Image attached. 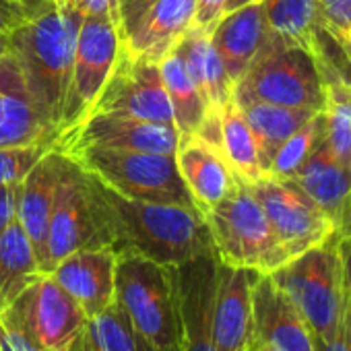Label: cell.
Wrapping results in <instances>:
<instances>
[{
	"label": "cell",
	"mask_w": 351,
	"mask_h": 351,
	"mask_svg": "<svg viewBox=\"0 0 351 351\" xmlns=\"http://www.w3.org/2000/svg\"><path fill=\"white\" fill-rule=\"evenodd\" d=\"M89 182L106 246L116 254L132 252L167 267L215 254L209 226L197 207L126 199L93 173Z\"/></svg>",
	"instance_id": "1"
},
{
	"label": "cell",
	"mask_w": 351,
	"mask_h": 351,
	"mask_svg": "<svg viewBox=\"0 0 351 351\" xmlns=\"http://www.w3.org/2000/svg\"><path fill=\"white\" fill-rule=\"evenodd\" d=\"M83 17L81 0H50L9 32V50L21 69L32 106L56 141Z\"/></svg>",
	"instance_id": "2"
},
{
	"label": "cell",
	"mask_w": 351,
	"mask_h": 351,
	"mask_svg": "<svg viewBox=\"0 0 351 351\" xmlns=\"http://www.w3.org/2000/svg\"><path fill=\"white\" fill-rule=\"evenodd\" d=\"M116 302L153 351H182L173 267L120 252L116 261Z\"/></svg>",
	"instance_id": "3"
},
{
	"label": "cell",
	"mask_w": 351,
	"mask_h": 351,
	"mask_svg": "<svg viewBox=\"0 0 351 351\" xmlns=\"http://www.w3.org/2000/svg\"><path fill=\"white\" fill-rule=\"evenodd\" d=\"M64 155L126 199L197 207L176 165V153L83 147Z\"/></svg>",
	"instance_id": "4"
},
{
	"label": "cell",
	"mask_w": 351,
	"mask_h": 351,
	"mask_svg": "<svg viewBox=\"0 0 351 351\" xmlns=\"http://www.w3.org/2000/svg\"><path fill=\"white\" fill-rule=\"evenodd\" d=\"M203 215L219 263L258 273H273L287 263L250 184L238 180L236 189Z\"/></svg>",
	"instance_id": "5"
},
{
	"label": "cell",
	"mask_w": 351,
	"mask_h": 351,
	"mask_svg": "<svg viewBox=\"0 0 351 351\" xmlns=\"http://www.w3.org/2000/svg\"><path fill=\"white\" fill-rule=\"evenodd\" d=\"M234 99L322 112V81L312 50L269 36L265 48L234 85Z\"/></svg>",
	"instance_id": "6"
},
{
	"label": "cell",
	"mask_w": 351,
	"mask_h": 351,
	"mask_svg": "<svg viewBox=\"0 0 351 351\" xmlns=\"http://www.w3.org/2000/svg\"><path fill=\"white\" fill-rule=\"evenodd\" d=\"M304 316L316 341L328 339L335 330L343 304V263L339 234L289 258L271 273Z\"/></svg>",
	"instance_id": "7"
},
{
	"label": "cell",
	"mask_w": 351,
	"mask_h": 351,
	"mask_svg": "<svg viewBox=\"0 0 351 351\" xmlns=\"http://www.w3.org/2000/svg\"><path fill=\"white\" fill-rule=\"evenodd\" d=\"M106 246L89 173L69 155L60 153L58 186L54 209L46 236V269L52 273L54 265L81 248H101Z\"/></svg>",
	"instance_id": "8"
},
{
	"label": "cell",
	"mask_w": 351,
	"mask_h": 351,
	"mask_svg": "<svg viewBox=\"0 0 351 351\" xmlns=\"http://www.w3.org/2000/svg\"><path fill=\"white\" fill-rule=\"evenodd\" d=\"M122 36L114 19L85 15L77 34L69 95L58 138L79 126L93 110L118 58Z\"/></svg>",
	"instance_id": "9"
},
{
	"label": "cell",
	"mask_w": 351,
	"mask_h": 351,
	"mask_svg": "<svg viewBox=\"0 0 351 351\" xmlns=\"http://www.w3.org/2000/svg\"><path fill=\"white\" fill-rule=\"evenodd\" d=\"M250 189L263 205L287 261L337 234L335 223L324 211L318 209L291 180L265 173L250 184Z\"/></svg>",
	"instance_id": "10"
},
{
	"label": "cell",
	"mask_w": 351,
	"mask_h": 351,
	"mask_svg": "<svg viewBox=\"0 0 351 351\" xmlns=\"http://www.w3.org/2000/svg\"><path fill=\"white\" fill-rule=\"evenodd\" d=\"M5 312L46 351H71L87 322V314L50 273H42Z\"/></svg>",
	"instance_id": "11"
},
{
	"label": "cell",
	"mask_w": 351,
	"mask_h": 351,
	"mask_svg": "<svg viewBox=\"0 0 351 351\" xmlns=\"http://www.w3.org/2000/svg\"><path fill=\"white\" fill-rule=\"evenodd\" d=\"M93 112L128 114L173 126V114L163 87L159 62L132 56L124 46H120L112 73L89 114Z\"/></svg>",
	"instance_id": "12"
},
{
	"label": "cell",
	"mask_w": 351,
	"mask_h": 351,
	"mask_svg": "<svg viewBox=\"0 0 351 351\" xmlns=\"http://www.w3.org/2000/svg\"><path fill=\"white\" fill-rule=\"evenodd\" d=\"M178 130L171 124H157L116 112H93L79 126L64 132L54 149L71 153L83 147H108L149 153H176Z\"/></svg>",
	"instance_id": "13"
},
{
	"label": "cell",
	"mask_w": 351,
	"mask_h": 351,
	"mask_svg": "<svg viewBox=\"0 0 351 351\" xmlns=\"http://www.w3.org/2000/svg\"><path fill=\"white\" fill-rule=\"evenodd\" d=\"M182 351H219L213 339V295L217 256H201L173 267Z\"/></svg>",
	"instance_id": "14"
},
{
	"label": "cell",
	"mask_w": 351,
	"mask_h": 351,
	"mask_svg": "<svg viewBox=\"0 0 351 351\" xmlns=\"http://www.w3.org/2000/svg\"><path fill=\"white\" fill-rule=\"evenodd\" d=\"M252 347L267 345L273 351H314L312 330L271 273H256L252 283Z\"/></svg>",
	"instance_id": "15"
},
{
	"label": "cell",
	"mask_w": 351,
	"mask_h": 351,
	"mask_svg": "<svg viewBox=\"0 0 351 351\" xmlns=\"http://www.w3.org/2000/svg\"><path fill=\"white\" fill-rule=\"evenodd\" d=\"M256 273L217 261L213 339L219 351H252V283Z\"/></svg>",
	"instance_id": "16"
},
{
	"label": "cell",
	"mask_w": 351,
	"mask_h": 351,
	"mask_svg": "<svg viewBox=\"0 0 351 351\" xmlns=\"http://www.w3.org/2000/svg\"><path fill=\"white\" fill-rule=\"evenodd\" d=\"M116 261L110 246L81 248L58 261L50 275L91 318L116 300Z\"/></svg>",
	"instance_id": "17"
},
{
	"label": "cell",
	"mask_w": 351,
	"mask_h": 351,
	"mask_svg": "<svg viewBox=\"0 0 351 351\" xmlns=\"http://www.w3.org/2000/svg\"><path fill=\"white\" fill-rule=\"evenodd\" d=\"M176 165L201 213L223 201L238 184L221 149L195 134L178 138Z\"/></svg>",
	"instance_id": "18"
},
{
	"label": "cell",
	"mask_w": 351,
	"mask_h": 351,
	"mask_svg": "<svg viewBox=\"0 0 351 351\" xmlns=\"http://www.w3.org/2000/svg\"><path fill=\"white\" fill-rule=\"evenodd\" d=\"M291 182L335 223L337 234L351 230V171L345 169L322 143L314 149Z\"/></svg>",
	"instance_id": "19"
},
{
	"label": "cell",
	"mask_w": 351,
	"mask_h": 351,
	"mask_svg": "<svg viewBox=\"0 0 351 351\" xmlns=\"http://www.w3.org/2000/svg\"><path fill=\"white\" fill-rule=\"evenodd\" d=\"M163 87L169 97L173 126L180 136H201L211 145L221 143V122L219 114L211 110L203 91L189 73L184 60L173 50L159 62ZM221 149V147H219Z\"/></svg>",
	"instance_id": "20"
},
{
	"label": "cell",
	"mask_w": 351,
	"mask_h": 351,
	"mask_svg": "<svg viewBox=\"0 0 351 351\" xmlns=\"http://www.w3.org/2000/svg\"><path fill=\"white\" fill-rule=\"evenodd\" d=\"M269 36L263 0H254V3L228 11L213 27V46L234 85L244 77L252 60L265 48Z\"/></svg>",
	"instance_id": "21"
},
{
	"label": "cell",
	"mask_w": 351,
	"mask_h": 351,
	"mask_svg": "<svg viewBox=\"0 0 351 351\" xmlns=\"http://www.w3.org/2000/svg\"><path fill=\"white\" fill-rule=\"evenodd\" d=\"M197 0H155L126 34L122 46L132 54L161 62L195 25Z\"/></svg>",
	"instance_id": "22"
},
{
	"label": "cell",
	"mask_w": 351,
	"mask_h": 351,
	"mask_svg": "<svg viewBox=\"0 0 351 351\" xmlns=\"http://www.w3.org/2000/svg\"><path fill=\"white\" fill-rule=\"evenodd\" d=\"M60 151H48L25 176L17 193V221L27 234L40 269H46V236L58 186Z\"/></svg>",
	"instance_id": "23"
},
{
	"label": "cell",
	"mask_w": 351,
	"mask_h": 351,
	"mask_svg": "<svg viewBox=\"0 0 351 351\" xmlns=\"http://www.w3.org/2000/svg\"><path fill=\"white\" fill-rule=\"evenodd\" d=\"M46 143L56 145V136L38 118L27 95L21 69L11 50L0 60V147H21Z\"/></svg>",
	"instance_id": "24"
},
{
	"label": "cell",
	"mask_w": 351,
	"mask_h": 351,
	"mask_svg": "<svg viewBox=\"0 0 351 351\" xmlns=\"http://www.w3.org/2000/svg\"><path fill=\"white\" fill-rule=\"evenodd\" d=\"M173 52L184 60L189 73L203 91L211 110L221 114V110L234 95V83L230 81L226 66L213 46L211 32L193 25L182 36V40L176 44Z\"/></svg>",
	"instance_id": "25"
},
{
	"label": "cell",
	"mask_w": 351,
	"mask_h": 351,
	"mask_svg": "<svg viewBox=\"0 0 351 351\" xmlns=\"http://www.w3.org/2000/svg\"><path fill=\"white\" fill-rule=\"evenodd\" d=\"M236 104L254 134L261 167L265 173H267L275 153L279 151V147L316 114L312 110L285 108V106H275V104L256 101V99H244V101H236Z\"/></svg>",
	"instance_id": "26"
},
{
	"label": "cell",
	"mask_w": 351,
	"mask_h": 351,
	"mask_svg": "<svg viewBox=\"0 0 351 351\" xmlns=\"http://www.w3.org/2000/svg\"><path fill=\"white\" fill-rule=\"evenodd\" d=\"M42 275L34 246L15 219L0 234V314Z\"/></svg>",
	"instance_id": "27"
},
{
	"label": "cell",
	"mask_w": 351,
	"mask_h": 351,
	"mask_svg": "<svg viewBox=\"0 0 351 351\" xmlns=\"http://www.w3.org/2000/svg\"><path fill=\"white\" fill-rule=\"evenodd\" d=\"M269 34L285 44L312 50L320 38L318 0H263Z\"/></svg>",
	"instance_id": "28"
},
{
	"label": "cell",
	"mask_w": 351,
	"mask_h": 351,
	"mask_svg": "<svg viewBox=\"0 0 351 351\" xmlns=\"http://www.w3.org/2000/svg\"><path fill=\"white\" fill-rule=\"evenodd\" d=\"M219 122H221L219 147H221V153L226 155L230 167L238 176V180L252 184L258 178H263L265 171L261 167L254 134H252L250 126L246 124L238 104L234 101V95L228 101V106L221 110Z\"/></svg>",
	"instance_id": "29"
},
{
	"label": "cell",
	"mask_w": 351,
	"mask_h": 351,
	"mask_svg": "<svg viewBox=\"0 0 351 351\" xmlns=\"http://www.w3.org/2000/svg\"><path fill=\"white\" fill-rule=\"evenodd\" d=\"M77 345L89 351H153L116 300L104 312L87 318Z\"/></svg>",
	"instance_id": "30"
},
{
	"label": "cell",
	"mask_w": 351,
	"mask_h": 351,
	"mask_svg": "<svg viewBox=\"0 0 351 351\" xmlns=\"http://www.w3.org/2000/svg\"><path fill=\"white\" fill-rule=\"evenodd\" d=\"M322 138H324V118L322 112H316L304 126H300L279 147L267 169V176L291 180L302 169V165L308 161V157L314 153V149L322 143Z\"/></svg>",
	"instance_id": "31"
},
{
	"label": "cell",
	"mask_w": 351,
	"mask_h": 351,
	"mask_svg": "<svg viewBox=\"0 0 351 351\" xmlns=\"http://www.w3.org/2000/svg\"><path fill=\"white\" fill-rule=\"evenodd\" d=\"M52 145L34 143L21 147H0V186H17L25 180L32 167L52 151Z\"/></svg>",
	"instance_id": "32"
},
{
	"label": "cell",
	"mask_w": 351,
	"mask_h": 351,
	"mask_svg": "<svg viewBox=\"0 0 351 351\" xmlns=\"http://www.w3.org/2000/svg\"><path fill=\"white\" fill-rule=\"evenodd\" d=\"M318 9L322 29L351 60V0H318Z\"/></svg>",
	"instance_id": "33"
},
{
	"label": "cell",
	"mask_w": 351,
	"mask_h": 351,
	"mask_svg": "<svg viewBox=\"0 0 351 351\" xmlns=\"http://www.w3.org/2000/svg\"><path fill=\"white\" fill-rule=\"evenodd\" d=\"M0 351H46L7 312L0 314Z\"/></svg>",
	"instance_id": "34"
},
{
	"label": "cell",
	"mask_w": 351,
	"mask_h": 351,
	"mask_svg": "<svg viewBox=\"0 0 351 351\" xmlns=\"http://www.w3.org/2000/svg\"><path fill=\"white\" fill-rule=\"evenodd\" d=\"M153 3H155V0H116V5H118V23H120V36H122V40L138 23V19L153 7Z\"/></svg>",
	"instance_id": "35"
},
{
	"label": "cell",
	"mask_w": 351,
	"mask_h": 351,
	"mask_svg": "<svg viewBox=\"0 0 351 351\" xmlns=\"http://www.w3.org/2000/svg\"><path fill=\"white\" fill-rule=\"evenodd\" d=\"M228 3L230 0H197L195 25L201 29L213 32L219 19L228 13Z\"/></svg>",
	"instance_id": "36"
},
{
	"label": "cell",
	"mask_w": 351,
	"mask_h": 351,
	"mask_svg": "<svg viewBox=\"0 0 351 351\" xmlns=\"http://www.w3.org/2000/svg\"><path fill=\"white\" fill-rule=\"evenodd\" d=\"M17 186H0V234L17 219Z\"/></svg>",
	"instance_id": "37"
},
{
	"label": "cell",
	"mask_w": 351,
	"mask_h": 351,
	"mask_svg": "<svg viewBox=\"0 0 351 351\" xmlns=\"http://www.w3.org/2000/svg\"><path fill=\"white\" fill-rule=\"evenodd\" d=\"M27 17L19 0H0V32H11Z\"/></svg>",
	"instance_id": "38"
},
{
	"label": "cell",
	"mask_w": 351,
	"mask_h": 351,
	"mask_svg": "<svg viewBox=\"0 0 351 351\" xmlns=\"http://www.w3.org/2000/svg\"><path fill=\"white\" fill-rule=\"evenodd\" d=\"M83 3V11L85 15H93V17H110L116 21L118 29H120V23H118V5L116 0H81Z\"/></svg>",
	"instance_id": "39"
},
{
	"label": "cell",
	"mask_w": 351,
	"mask_h": 351,
	"mask_svg": "<svg viewBox=\"0 0 351 351\" xmlns=\"http://www.w3.org/2000/svg\"><path fill=\"white\" fill-rule=\"evenodd\" d=\"M339 250H341V263H343V281L351 293V234L339 236Z\"/></svg>",
	"instance_id": "40"
},
{
	"label": "cell",
	"mask_w": 351,
	"mask_h": 351,
	"mask_svg": "<svg viewBox=\"0 0 351 351\" xmlns=\"http://www.w3.org/2000/svg\"><path fill=\"white\" fill-rule=\"evenodd\" d=\"M21 3V7L25 9V13L29 15V13H34V11H38V9H42V7H46L50 0H19Z\"/></svg>",
	"instance_id": "41"
},
{
	"label": "cell",
	"mask_w": 351,
	"mask_h": 351,
	"mask_svg": "<svg viewBox=\"0 0 351 351\" xmlns=\"http://www.w3.org/2000/svg\"><path fill=\"white\" fill-rule=\"evenodd\" d=\"M9 52V32H0V60Z\"/></svg>",
	"instance_id": "42"
},
{
	"label": "cell",
	"mask_w": 351,
	"mask_h": 351,
	"mask_svg": "<svg viewBox=\"0 0 351 351\" xmlns=\"http://www.w3.org/2000/svg\"><path fill=\"white\" fill-rule=\"evenodd\" d=\"M248 3H254V0H230V3H228V11H234V9L244 7V5H248Z\"/></svg>",
	"instance_id": "43"
},
{
	"label": "cell",
	"mask_w": 351,
	"mask_h": 351,
	"mask_svg": "<svg viewBox=\"0 0 351 351\" xmlns=\"http://www.w3.org/2000/svg\"><path fill=\"white\" fill-rule=\"evenodd\" d=\"M252 351H273L271 347H267V345H254L252 347Z\"/></svg>",
	"instance_id": "44"
},
{
	"label": "cell",
	"mask_w": 351,
	"mask_h": 351,
	"mask_svg": "<svg viewBox=\"0 0 351 351\" xmlns=\"http://www.w3.org/2000/svg\"><path fill=\"white\" fill-rule=\"evenodd\" d=\"M71 351H89V349H85V347H81V345H77V343H75Z\"/></svg>",
	"instance_id": "45"
},
{
	"label": "cell",
	"mask_w": 351,
	"mask_h": 351,
	"mask_svg": "<svg viewBox=\"0 0 351 351\" xmlns=\"http://www.w3.org/2000/svg\"><path fill=\"white\" fill-rule=\"evenodd\" d=\"M349 234H351V230H349Z\"/></svg>",
	"instance_id": "46"
}]
</instances>
